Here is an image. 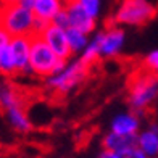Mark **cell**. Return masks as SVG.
Segmentation results:
<instances>
[{"label": "cell", "mask_w": 158, "mask_h": 158, "mask_svg": "<svg viewBox=\"0 0 158 158\" xmlns=\"http://www.w3.org/2000/svg\"><path fill=\"white\" fill-rule=\"evenodd\" d=\"M158 98V76L143 69H137L127 85V105L137 114L145 113Z\"/></svg>", "instance_id": "6da1fadb"}, {"label": "cell", "mask_w": 158, "mask_h": 158, "mask_svg": "<svg viewBox=\"0 0 158 158\" xmlns=\"http://www.w3.org/2000/svg\"><path fill=\"white\" fill-rule=\"evenodd\" d=\"M66 64L68 61L61 60L40 35H32L31 37V60H29L31 74L48 79L63 71Z\"/></svg>", "instance_id": "7a4b0ae2"}, {"label": "cell", "mask_w": 158, "mask_h": 158, "mask_svg": "<svg viewBox=\"0 0 158 158\" xmlns=\"http://www.w3.org/2000/svg\"><path fill=\"white\" fill-rule=\"evenodd\" d=\"M2 31L11 37H32L35 31V15L32 8L23 3L2 6Z\"/></svg>", "instance_id": "3957f363"}, {"label": "cell", "mask_w": 158, "mask_h": 158, "mask_svg": "<svg viewBox=\"0 0 158 158\" xmlns=\"http://www.w3.org/2000/svg\"><path fill=\"white\" fill-rule=\"evenodd\" d=\"M156 16V6L150 0H119L113 13L118 26H145Z\"/></svg>", "instance_id": "277c9868"}, {"label": "cell", "mask_w": 158, "mask_h": 158, "mask_svg": "<svg viewBox=\"0 0 158 158\" xmlns=\"http://www.w3.org/2000/svg\"><path fill=\"white\" fill-rule=\"evenodd\" d=\"M87 69H89V66H85L81 60H76V61H71V63L68 61V64L64 66L63 71H60L58 74H55L52 77L45 79V84L50 90L55 92V94H68V92L76 89L85 79Z\"/></svg>", "instance_id": "5b68a950"}, {"label": "cell", "mask_w": 158, "mask_h": 158, "mask_svg": "<svg viewBox=\"0 0 158 158\" xmlns=\"http://www.w3.org/2000/svg\"><path fill=\"white\" fill-rule=\"evenodd\" d=\"M98 45H100V56L106 60H111L121 53L126 42V32L118 24H110L102 32H97Z\"/></svg>", "instance_id": "8992f818"}, {"label": "cell", "mask_w": 158, "mask_h": 158, "mask_svg": "<svg viewBox=\"0 0 158 158\" xmlns=\"http://www.w3.org/2000/svg\"><path fill=\"white\" fill-rule=\"evenodd\" d=\"M40 37L47 42L48 47L52 48L61 60L68 61L69 56L73 55V52H71V47H69V42H68L66 29H63V27L56 26V24H53V23H50V24L45 27V31L40 34Z\"/></svg>", "instance_id": "52a82bcc"}, {"label": "cell", "mask_w": 158, "mask_h": 158, "mask_svg": "<svg viewBox=\"0 0 158 158\" xmlns=\"http://www.w3.org/2000/svg\"><path fill=\"white\" fill-rule=\"evenodd\" d=\"M110 131L126 137H137L140 129V118L135 111H121L116 113L110 123Z\"/></svg>", "instance_id": "ba28073f"}, {"label": "cell", "mask_w": 158, "mask_h": 158, "mask_svg": "<svg viewBox=\"0 0 158 158\" xmlns=\"http://www.w3.org/2000/svg\"><path fill=\"white\" fill-rule=\"evenodd\" d=\"M66 15L69 19V27L79 29L85 34H92L97 27V19L92 18L87 11L82 8V5L79 2H68L66 6Z\"/></svg>", "instance_id": "9c48e42d"}, {"label": "cell", "mask_w": 158, "mask_h": 158, "mask_svg": "<svg viewBox=\"0 0 158 158\" xmlns=\"http://www.w3.org/2000/svg\"><path fill=\"white\" fill-rule=\"evenodd\" d=\"M11 52L15 58L16 74H31V37H11Z\"/></svg>", "instance_id": "30bf717a"}, {"label": "cell", "mask_w": 158, "mask_h": 158, "mask_svg": "<svg viewBox=\"0 0 158 158\" xmlns=\"http://www.w3.org/2000/svg\"><path fill=\"white\" fill-rule=\"evenodd\" d=\"M3 114H5V119H6V123H8V126L15 132L26 134V132H29L34 126L32 121H31V116H29V111L24 108L23 103L3 110Z\"/></svg>", "instance_id": "8fae6325"}, {"label": "cell", "mask_w": 158, "mask_h": 158, "mask_svg": "<svg viewBox=\"0 0 158 158\" xmlns=\"http://www.w3.org/2000/svg\"><path fill=\"white\" fill-rule=\"evenodd\" d=\"M135 145L147 158H158V126L150 124L137 134Z\"/></svg>", "instance_id": "7c38bea8"}, {"label": "cell", "mask_w": 158, "mask_h": 158, "mask_svg": "<svg viewBox=\"0 0 158 158\" xmlns=\"http://www.w3.org/2000/svg\"><path fill=\"white\" fill-rule=\"evenodd\" d=\"M64 0H35L32 3V11L37 19L50 24L64 10Z\"/></svg>", "instance_id": "4fadbf2b"}, {"label": "cell", "mask_w": 158, "mask_h": 158, "mask_svg": "<svg viewBox=\"0 0 158 158\" xmlns=\"http://www.w3.org/2000/svg\"><path fill=\"white\" fill-rule=\"evenodd\" d=\"M0 71L3 76H15L16 66L11 52V35L0 31Z\"/></svg>", "instance_id": "5bb4252c"}, {"label": "cell", "mask_w": 158, "mask_h": 158, "mask_svg": "<svg viewBox=\"0 0 158 158\" xmlns=\"http://www.w3.org/2000/svg\"><path fill=\"white\" fill-rule=\"evenodd\" d=\"M102 147L103 150H111V152L126 155L137 145H135V137H126V135H119L108 131L102 137Z\"/></svg>", "instance_id": "9a60e30c"}, {"label": "cell", "mask_w": 158, "mask_h": 158, "mask_svg": "<svg viewBox=\"0 0 158 158\" xmlns=\"http://www.w3.org/2000/svg\"><path fill=\"white\" fill-rule=\"evenodd\" d=\"M68 34V42H69V47H71V52L73 53H82L89 45V34H85L79 29H74V27H68L66 29Z\"/></svg>", "instance_id": "2e32d148"}, {"label": "cell", "mask_w": 158, "mask_h": 158, "mask_svg": "<svg viewBox=\"0 0 158 158\" xmlns=\"http://www.w3.org/2000/svg\"><path fill=\"white\" fill-rule=\"evenodd\" d=\"M0 103H2V108L6 110V108H10V106L19 105L23 102H21V98H19L18 90L13 87L11 84H3L2 92H0Z\"/></svg>", "instance_id": "e0dca14e"}, {"label": "cell", "mask_w": 158, "mask_h": 158, "mask_svg": "<svg viewBox=\"0 0 158 158\" xmlns=\"http://www.w3.org/2000/svg\"><path fill=\"white\" fill-rule=\"evenodd\" d=\"M98 58H102L100 56V45H98V39H97V35L94 39H90V42H89V45H87V48L84 50V52L81 53V56H79V60H81L85 66H92Z\"/></svg>", "instance_id": "ac0fdd59"}, {"label": "cell", "mask_w": 158, "mask_h": 158, "mask_svg": "<svg viewBox=\"0 0 158 158\" xmlns=\"http://www.w3.org/2000/svg\"><path fill=\"white\" fill-rule=\"evenodd\" d=\"M82 5V8L89 13L92 18H98L100 11H102V0H77Z\"/></svg>", "instance_id": "d6986e66"}, {"label": "cell", "mask_w": 158, "mask_h": 158, "mask_svg": "<svg viewBox=\"0 0 158 158\" xmlns=\"http://www.w3.org/2000/svg\"><path fill=\"white\" fill-rule=\"evenodd\" d=\"M53 24L63 27V29H68V27H69V19H68V15H66V10H63V11L60 13V15L55 18Z\"/></svg>", "instance_id": "ffe728a7"}, {"label": "cell", "mask_w": 158, "mask_h": 158, "mask_svg": "<svg viewBox=\"0 0 158 158\" xmlns=\"http://www.w3.org/2000/svg\"><path fill=\"white\" fill-rule=\"evenodd\" d=\"M97 158H124V155L116 153V152H111V150H102Z\"/></svg>", "instance_id": "44dd1931"}, {"label": "cell", "mask_w": 158, "mask_h": 158, "mask_svg": "<svg viewBox=\"0 0 158 158\" xmlns=\"http://www.w3.org/2000/svg\"><path fill=\"white\" fill-rule=\"evenodd\" d=\"M19 3V0H2V6H8V5H15Z\"/></svg>", "instance_id": "7402d4cb"}, {"label": "cell", "mask_w": 158, "mask_h": 158, "mask_svg": "<svg viewBox=\"0 0 158 158\" xmlns=\"http://www.w3.org/2000/svg\"><path fill=\"white\" fill-rule=\"evenodd\" d=\"M34 2H35V0H19V3L29 6V8H32V3H34Z\"/></svg>", "instance_id": "603a6c76"}, {"label": "cell", "mask_w": 158, "mask_h": 158, "mask_svg": "<svg viewBox=\"0 0 158 158\" xmlns=\"http://www.w3.org/2000/svg\"><path fill=\"white\" fill-rule=\"evenodd\" d=\"M68 2H77V0H64V3H68Z\"/></svg>", "instance_id": "cb8c5ba5"}, {"label": "cell", "mask_w": 158, "mask_h": 158, "mask_svg": "<svg viewBox=\"0 0 158 158\" xmlns=\"http://www.w3.org/2000/svg\"><path fill=\"white\" fill-rule=\"evenodd\" d=\"M153 74H155V76H158V69H156V71H155V73H153Z\"/></svg>", "instance_id": "d4e9b609"}]
</instances>
